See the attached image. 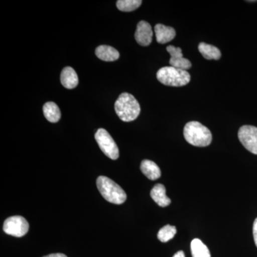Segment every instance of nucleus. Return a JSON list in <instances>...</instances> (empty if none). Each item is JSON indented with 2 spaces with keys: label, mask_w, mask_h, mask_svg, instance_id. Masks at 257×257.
Masks as SVG:
<instances>
[{
  "label": "nucleus",
  "mask_w": 257,
  "mask_h": 257,
  "mask_svg": "<svg viewBox=\"0 0 257 257\" xmlns=\"http://www.w3.org/2000/svg\"><path fill=\"white\" fill-rule=\"evenodd\" d=\"M115 111L119 119L130 122L138 117L141 107L135 96L128 93L120 94L114 104Z\"/></svg>",
  "instance_id": "obj_1"
},
{
  "label": "nucleus",
  "mask_w": 257,
  "mask_h": 257,
  "mask_svg": "<svg viewBox=\"0 0 257 257\" xmlns=\"http://www.w3.org/2000/svg\"><path fill=\"white\" fill-rule=\"evenodd\" d=\"M184 136L187 143L195 147H207L212 141L210 130L195 121L187 123L184 128Z\"/></svg>",
  "instance_id": "obj_2"
},
{
  "label": "nucleus",
  "mask_w": 257,
  "mask_h": 257,
  "mask_svg": "<svg viewBox=\"0 0 257 257\" xmlns=\"http://www.w3.org/2000/svg\"><path fill=\"white\" fill-rule=\"evenodd\" d=\"M99 192L107 202L121 204L126 201V194L120 186L104 176H100L96 180Z\"/></svg>",
  "instance_id": "obj_3"
},
{
  "label": "nucleus",
  "mask_w": 257,
  "mask_h": 257,
  "mask_svg": "<svg viewBox=\"0 0 257 257\" xmlns=\"http://www.w3.org/2000/svg\"><path fill=\"white\" fill-rule=\"evenodd\" d=\"M157 78L162 84L170 87H182L190 82L188 72L172 67H165L158 70Z\"/></svg>",
  "instance_id": "obj_4"
},
{
  "label": "nucleus",
  "mask_w": 257,
  "mask_h": 257,
  "mask_svg": "<svg viewBox=\"0 0 257 257\" xmlns=\"http://www.w3.org/2000/svg\"><path fill=\"white\" fill-rule=\"evenodd\" d=\"M95 140L101 151L113 160L119 158V149L111 135L104 128H99L95 134Z\"/></svg>",
  "instance_id": "obj_5"
},
{
  "label": "nucleus",
  "mask_w": 257,
  "mask_h": 257,
  "mask_svg": "<svg viewBox=\"0 0 257 257\" xmlns=\"http://www.w3.org/2000/svg\"><path fill=\"white\" fill-rule=\"evenodd\" d=\"M29 226L28 221L23 216H14L5 220L3 230L6 234L22 237L28 232Z\"/></svg>",
  "instance_id": "obj_6"
},
{
  "label": "nucleus",
  "mask_w": 257,
  "mask_h": 257,
  "mask_svg": "<svg viewBox=\"0 0 257 257\" xmlns=\"http://www.w3.org/2000/svg\"><path fill=\"white\" fill-rule=\"evenodd\" d=\"M238 138L243 147L252 154L257 155V127L244 125L239 128Z\"/></svg>",
  "instance_id": "obj_7"
},
{
  "label": "nucleus",
  "mask_w": 257,
  "mask_h": 257,
  "mask_svg": "<svg viewBox=\"0 0 257 257\" xmlns=\"http://www.w3.org/2000/svg\"><path fill=\"white\" fill-rule=\"evenodd\" d=\"M167 50L171 55L170 64L172 67L185 71L192 67L190 61L183 57L182 49L170 45L167 47Z\"/></svg>",
  "instance_id": "obj_8"
},
{
  "label": "nucleus",
  "mask_w": 257,
  "mask_h": 257,
  "mask_svg": "<svg viewBox=\"0 0 257 257\" xmlns=\"http://www.w3.org/2000/svg\"><path fill=\"white\" fill-rule=\"evenodd\" d=\"M153 32L151 25L146 21H140L135 32V40L139 45L146 47L152 43Z\"/></svg>",
  "instance_id": "obj_9"
},
{
  "label": "nucleus",
  "mask_w": 257,
  "mask_h": 257,
  "mask_svg": "<svg viewBox=\"0 0 257 257\" xmlns=\"http://www.w3.org/2000/svg\"><path fill=\"white\" fill-rule=\"evenodd\" d=\"M157 41L160 44L168 43L175 39L176 31L171 27L165 26L162 24H157L155 27Z\"/></svg>",
  "instance_id": "obj_10"
},
{
  "label": "nucleus",
  "mask_w": 257,
  "mask_h": 257,
  "mask_svg": "<svg viewBox=\"0 0 257 257\" xmlns=\"http://www.w3.org/2000/svg\"><path fill=\"white\" fill-rule=\"evenodd\" d=\"M61 83L67 89H74L78 85V76L75 70L70 67H67L63 69L60 76Z\"/></svg>",
  "instance_id": "obj_11"
},
{
  "label": "nucleus",
  "mask_w": 257,
  "mask_h": 257,
  "mask_svg": "<svg viewBox=\"0 0 257 257\" xmlns=\"http://www.w3.org/2000/svg\"><path fill=\"white\" fill-rule=\"evenodd\" d=\"M150 195L152 199L160 207H166L170 204V199L166 195V189L163 184H156L152 189Z\"/></svg>",
  "instance_id": "obj_12"
},
{
  "label": "nucleus",
  "mask_w": 257,
  "mask_h": 257,
  "mask_svg": "<svg viewBox=\"0 0 257 257\" xmlns=\"http://www.w3.org/2000/svg\"><path fill=\"white\" fill-rule=\"evenodd\" d=\"M95 54L98 58L105 62H114L119 58V52L114 47L101 45L96 49Z\"/></svg>",
  "instance_id": "obj_13"
},
{
  "label": "nucleus",
  "mask_w": 257,
  "mask_h": 257,
  "mask_svg": "<svg viewBox=\"0 0 257 257\" xmlns=\"http://www.w3.org/2000/svg\"><path fill=\"white\" fill-rule=\"evenodd\" d=\"M142 172L150 180H156L161 177L160 167L151 160H145L141 163Z\"/></svg>",
  "instance_id": "obj_14"
},
{
  "label": "nucleus",
  "mask_w": 257,
  "mask_h": 257,
  "mask_svg": "<svg viewBox=\"0 0 257 257\" xmlns=\"http://www.w3.org/2000/svg\"><path fill=\"white\" fill-rule=\"evenodd\" d=\"M199 52L202 54L203 57L206 60H218L221 58V54L220 50L217 47L213 45H208L204 42H201L198 47Z\"/></svg>",
  "instance_id": "obj_15"
},
{
  "label": "nucleus",
  "mask_w": 257,
  "mask_h": 257,
  "mask_svg": "<svg viewBox=\"0 0 257 257\" xmlns=\"http://www.w3.org/2000/svg\"><path fill=\"white\" fill-rule=\"evenodd\" d=\"M43 112L46 119L50 122L56 123L60 119V109L55 102L49 101L45 103L43 106Z\"/></svg>",
  "instance_id": "obj_16"
},
{
  "label": "nucleus",
  "mask_w": 257,
  "mask_h": 257,
  "mask_svg": "<svg viewBox=\"0 0 257 257\" xmlns=\"http://www.w3.org/2000/svg\"><path fill=\"white\" fill-rule=\"evenodd\" d=\"M191 251L192 257H211L209 248L199 239L192 240L191 242Z\"/></svg>",
  "instance_id": "obj_17"
},
{
  "label": "nucleus",
  "mask_w": 257,
  "mask_h": 257,
  "mask_svg": "<svg viewBox=\"0 0 257 257\" xmlns=\"http://www.w3.org/2000/svg\"><path fill=\"white\" fill-rule=\"evenodd\" d=\"M176 234H177V229L175 226L166 225L159 231L157 238L162 242L165 243L173 239Z\"/></svg>",
  "instance_id": "obj_18"
},
{
  "label": "nucleus",
  "mask_w": 257,
  "mask_h": 257,
  "mask_svg": "<svg viewBox=\"0 0 257 257\" xmlns=\"http://www.w3.org/2000/svg\"><path fill=\"white\" fill-rule=\"evenodd\" d=\"M141 0H119L116 2V7L121 12H133L141 6Z\"/></svg>",
  "instance_id": "obj_19"
},
{
  "label": "nucleus",
  "mask_w": 257,
  "mask_h": 257,
  "mask_svg": "<svg viewBox=\"0 0 257 257\" xmlns=\"http://www.w3.org/2000/svg\"><path fill=\"white\" fill-rule=\"evenodd\" d=\"M253 236L255 244H256L257 247V218L255 219L253 224Z\"/></svg>",
  "instance_id": "obj_20"
},
{
  "label": "nucleus",
  "mask_w": 257,
  "mask_h": 257,
  "mask_svg": "<svg viewBox=\"0 0 257 257\" xmlns=\"http://www.w3.org/2000/svg\"><path fill=\"white\" fill-rule=\"evenodd\" d=\"M43 257H67L66 255H64V253H52V254L47 255V256H43Z\"/></svg>",
  "instance_id": "obj_21"
},
{
  "label": "nucleus",
  "mask_w": 257,
  "mask_h": 257,
  "mask_svg": "<svg viewBox=\"0 0 257 257\" xmlns=\"http://www.w3.org/2000/svg\"><path fill=\"white\" fill-rule=\"evenodd\" d=\"M173 257H185V254H184L183 251H179L178 252L176 253Z\"/></svg>",
  "instance_id": "obj_22"
}]
</instances>
